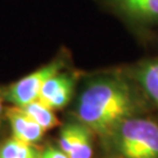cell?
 I'll use <instances>...</instances> for the list:
<instances>
[{
    "instance_id": "1",
    "label": "cell",
    "mask_w": 158,
    "mask_h": 158,
    "mask_svg": "<svg viewBox=\"0 0 158 158\" xmlns=\"http://www.w3.org/2000/svg\"><path fill=\"white\" fill-rule=\"evenodd\" d=\"M138 110L139 101L129 83L117 76H107L85 87L76 113L91 131L109 135L123 121L137 116Z\"/></svg>"
},
{
    "instance_id": "11",
    "label": "cell",
    "mask_w": 158,
    "mask_h": 158,
    "mask_svg": "<svg viewBox=\"0 0 158 158\" xmlns=\"http://www.w3.org/2000/svg\"><path fill=\"white\" fill-rule=\"evenodd\" d=\"M41 158H69L67 153H64L61 149L54 147H48L44 152H41Z\"/></svg>"
},
{
    "instance_id": "2",
    "label": "cell",
    "mask_w": 158,
    "mask_h": 158,
    "mask_svg": "<svg viewBox=\"0 0 158 158\" xmlns=\"http://www.w3.org/2000/svg\"><path fill=\"white\" fill-rule=\"evenodd\" d=\"M115 151L122 158H158V124L130 117L111 132Z\"/></svg>"
},
{
    "instance_id": "7",
    "label": "cell",
    "mask_w": 158,
    "mask_h": 158,
    "mask_svg": "<svg viewBox=\"0 0 158 158\" xmlns=\"http://www.w3.org/2000/svg\"><path fill=\"white\" fill-rule=\"evenodd\" d=\"M134 77L158 108V59L145 60L134 69Z\"/></svg>"
},
{
    "instance_id": "10",
    "label": "cell",
    "mask_w": 158,
    "mask_h": 158,
    "mask_svg": "<svg viewBox=\"0 0 158 158\" xmlns=\"http://www.w3.org/2000/svg\"><path fill=\"white\" fill-rule=\"evenodd\" d=\"M0 158H41V152L33 144L12 137L0 145Z\"/></svg>"
},
{
    "instance_id": "9",
    "label": "cell",
    "mask_w": 158,
    "mask_h": 158,
    "mask_svg": "<svg viewBox=\"0 0 158 158\" xmlns=\"http://www.w3.org/2000/svg\"><path fill=\"white\" fill-rule=\"evenodd\" d=\"M20 109L34 122H36L45 131L54 128L57 124V118L53 113V110L39 100L32 102L25 107H21Z\"/></svg>"
},
{
    "instance_id": "4",
    "label": "cell",
    "mask_w": 158,
    "mask_h": 158,
    "mask_svg": "<svg viewBox=\"0 0 158 158\" xmlns=\"http://www.w3.org/2000/svg\"><path fill=\"white\" fill-rule=\"evenodd\" d=\"M115 13L137 26L158 25V0H102Z\"/></svg>"
},
{
    "instance_id": "6",
    "label": "cell",
    "mask_w": 158,
    "mask_h": 158,
    "mask_svg": "<svg viewBox=\"0 0 158 158\" xmlns=\"http://www.w3.org/2000/svg\"><path fill=\"white\" fill-rule=\"evenodd\" d=\"M7 119L10 122L14 138L28 144H34L41 141L45 130L29 116H27L20 108L15 107L13 109H8Z\"/></svg>"
},
{
    "instance_id": "12",
    "label": "cell",
    "mask_w": 158,
    "mask_h": 158,
    "mask_svg": "<svg viewBox=\"0 0 158 158\" xmlns=\"http://www.w3.org/2000/svg\"><path fill=\"white\" fill-rule=\"evenodd\" d=\"M1 111H2V97L0 95V115H1Z\"/></svg>"
},
{
    "instance_id": "5",
    "label": "cell",
    "mask_w": 158,
    "mask_h": 158,
    "mask_svg": "<svg viewBox=\"0 0 158 158\" xmlns=\"http://www.w3.org/2000/svg\"><path fill=\"white\" fill-rule=\"evenodd\" d=\"M73 80L66 74H56L46 81L39 101L52 110L61 109L67 104L73 94Z\"/></svg>"
},
{
    "instance_id": "8",
    "label": "cell",
    "mask_w": 158,
    "mask_h": 158,
    "mask_svg": "<svg viewBox=\"0 0 158 158\" xmlns=\"http://www.w3.org/2000/svg\"><path fill=\"white\" fill-rule=\"evenodd\" d=\"M93 144H91V130L85 124L74 125V137L72 147L68 152L69 158H91Z\"/></svg>"
},
{
    "instance_id": "3",
    "label": "cell",
    "mask_w": 158,
    "mask_h": 158,
    "mask_svg": "<svg viewBox=\"0 0 158 158\" xmlns=\"http://www.w3.org/2000/svg\"><path fill=\"white\" fill-rule=\"evenodd\" d=\"M63 63L61 60H55L32 72L27 76L17 81L6 90L5 97L15 107L21 108L39 100L40 93L46 81L60 73Z\"/></svg>"
}]
</instances>
